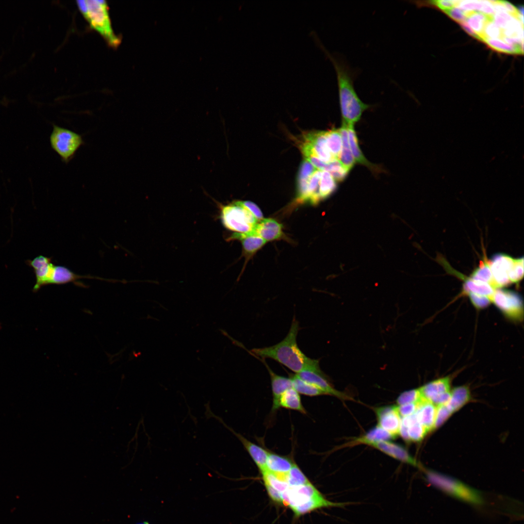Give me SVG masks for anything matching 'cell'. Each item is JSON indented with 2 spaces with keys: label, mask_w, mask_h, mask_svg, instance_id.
<instances>
[{
  "label": "cell",
  "mask_w": 524,
  "mask_h": 524,
  "mask_svg": "<svg viewBox=\"0 0 524 524\" xmlns=\"http://www.w3.org/2000/svg\"><path fill=\"white\" fill-rule=\"evenodd\" d=\"M437 407L430 402L422 400L415 413L418 422L427 432L435 428Z\"/></svg>",
  "instance_id": "44dd1931"
},
{
  "label": "cell",
  "mask_w": 524,
  "mask_h": 524,
  "mask_svg": "<svg viewBox=\"0 0 524 524\" xmlns=\"http://www.w3.org/2000/svg\"><path fill=\"white\" fill-rule=\"evenodd\" d=\"M426 475L432 484L447 493L469 503H481L479 493L462 482L435 472H427Z\"/></svg>",
  "instance_id": "8992f818"
},
{
  "label": "cell",
  "mask_w": 524,
  "mask_h": 524,
  "mask_svg": "<svg viewBox=\"0 0 524 524\" xmlns=\"http://www.w3.org/2000/svg\"><path fill=\"white\" fill-rule=\"evenodd\" d=\"M423 400L419 388L408 390L401 393L396 399L398 405L411 403H419Z\"/></svg>",
  "instance_id": "74e56055"
},
{
  "label": "cell",
  "mask_w": 524,
  "mask_h": 524,
  "mask_svg": "<svg viewBox=\"0 0 524 524\" xmlns=\"http://www.w3.org/2000/svg\"><path fill=\"white\" fill-rule=\"evenodd\" d=\"M206 415L207 416H209V417H213L217 419L238 438L260 470L261 473L266 470V461L269 452L261 446L250 442L240 434L235 432L234 430L226 425L220 418L214 415L209 408H207Z\"/></svg>",
  "instance_id": "4fadbf2b"
},
{
  "label": "cell",
  "mask_w": 524,
  "mask_h": 524,
  "mask_svg": "<svg viewBox=\"0 0 524 524\" xmlns=\"http://www.w3.org/2000/svg\"><path fill=\"white\" fill-rule=\"evenodd\" d=\"M489 17L480 12H473L468 13L466 18L467 23L478 37V39L483 41L484 39L483 31L486 24L491 19Z\"/></svg>",
  "instance_id": "f546056e"
},
{
  "label": "cell",
  "mask_w": 524,
  "mask_h": 524,
  "mask_svg": "<svg viewBox=\"0 0 524 524\" xmlns=\"http://www.w3.org/2000/svg\"><path fill=\"white\" fill-rule=\"evenodd\" d=\"M346 128L350 150L356 163L365 166L374 174L381 172L382 170L380 166L370 163L365 157L360 147L358 137L354 127Z\"/></svg>",
  "instance_id": "d6986e66"
},
{
  "label": "cell",
  "mask_w": 524,
  "mask_h": 524,
  "mask_svg": "<svg viewBox=\"0 0 524 524\" xmlns=\"http://www.w3.org/2000/svg\"><path fill=\"white\" fill-rule=\"evenodd\" d=\"M474 306L476 309H481L489 306L491 303L490 299L487 296L472 293L467 294Z\"/></svg>",
  "instance_id": "b9f144b4"
},
{
  "label": "cell",
  "mask_w": 524,
  "mask_h": 524,
  "mask_svg": "<svg viewBox=\"0 0 524 524\" xmlns=\"http://www.w3.org/2000/svg\"><path fill=\"white\" fill-rule=\"evenodd\" d=\"M292 387L299 393L309 396H316L326 393L320 389L301 379L296 374L290 377Z\"/></svg>",
  "instance_id": "f1b7e54d"
},
{
  "label": "cell",
  "mask_w": 524,
  "mask_h": 524,
  "mask_svg": "<svg viewBox=\"0 0 524 524\" xmlns=\"http://www.w3.org/2000/svg\"><path fill=\"white\" fill-rule=\"evenodd\" d=\"M266 242L280 239L283 236L282 226L273 218H264L259 221L251 232Z\"/></svg>",
  "instance_id": "e0dca14e"
},
{
  "label": "cell",
  "mask_w": 524,
  "mask_h": 524,
  "mask_svg": "<svg viewBox=\"0 0 524 524\" xmlns=\"http://www.w3.org/2000/svg\"><path fill=\"white\" fill-rule=\"evenodd\" d=\"M77 5L91 27L98 31L109 43L116 47L120 39L115 33L111 25L109 8L105 0H77Z\"/></svg>",
  "instance_id": "3957f363"
},
{
  "label": "cell",
  "mask_w": 524,
  "mask_h": 524,
  "mask_svg": "<svg viewBox=\"0 0 524 524\" xmlns=\"http://www.w3.org/2000/svg\"><path fill=\"white\" fill-rule=\"evenodd\" d=\"M299 328V322L294 318L289 332L281 342L271 346L253 348L251 352L257 357L273 359L297 374L318 360L308 357L299 348L296 338Z\"/></svg>",
  "instance_id": "7a4b0ae2"
},
{
  "label": "cell",
  "mask_w": 524,
  "mask_h": 524,
  "mask_svg": "<svg viewBox=\"0 0 524 524\" xmlns=\"http://www.w3.org/2000/svg\"><path fill=\"white\" fill-rule=\"evenodd\" d=\"M491 302L509 319L518 321L523 319V302L520 296L516 292L496 289L491 298Z\"/></svg>",
  "instance_id": "52a82bcc"
},
{
  "label": "cell",
  "mask_w": 524,
  "mask_h": 524,
  "mask_svg": "<svg viewBox=\"0 0 524 524\" xmlns=\"http://www.w3.org/2000/svg\"><path fill=\"white\" fill-rule=\"evenodd\" d=\"M239 201L241 204L250 212L258 221L263 219L262 213L256 204L249 201Z\"/></svg>",
  "instance_id": "f6af8a7d"
},
{
  "label": "cell",
  "mask_w": 524,
  "mask_h": 524,
  "mask_svg": "<svg viewBox=\"0 0 524 524\" xmlns=\"http://www.w3.org/2000/svg\"><path fill=\"white\" fill-rule=\"evenodd\" d=\"M480 12L489 17H492L495 14V11L491 0H482V6Z\"/></svg>",
  "instance_id": "c3c4849f"
},
{
  "label": "cell",
  "mask_w": 524,
  "mask_h": 524,
  "mask_svg": "<svg viewBox=\"0 0 524 524\" xmlns=\"http://www.w3.org/2000/svg\"><path fill=\"white\" fill-rule=\"evenodd\" d=\"M82 278H96L106 280V279L99 277L80 275L75 273L66 267L55 265L51 262L43 279L42 286L49 284L62 285L72 282L78 286H84L78 281Z\"/></svg>",
  "instance_id": "8fae6325"
},
{
  "label": "cell",
  "mask_w": 524,
  "mask_h": 524,
  "mask_svg": "<svg viewBox=\"0 0 524 524\" xmlns=\"http://www.w3.org/2000/svg\"><path fill=\"white\" fill-rule=\"evenodd\" d=\"M458 2V0H433L430 2L445 12L453 7L456 6Z\"/></svg>",
  "instance_id": "bcb514c9"
},
{
  "label": "cell",
  "mask_w": 524,
  "mask_h": 524,
  "mask_svg": "<svg viewBox=\"0 0 524 524\" xmlns=\"http://www.w3.org/2000/svg\"><path fill=\"white\" fill-rule=\"evenodd\" d=\"M220 217L225 227L237 233L252 232L259 222L239 201L219 205Z\"/></svg>",
  "instance_id": "277c9868"
},
{
  "label": "cell",
  "mask_w": 524,
  "mask_h": 524,
  "mask_svg": "<svg viewBox=\"0 0 524 524\" xmlns=\"http://www.w3.org/2000/svg\"><path fill=\"white\" fill-rule=\"evenodd\" d=\"M482 6V0H458V7L466 13L480 12Z\"/></svg>",
  "instance_id": "60d3db41"
},
{
  "label": "cell",
  "mask_w": 524,
  "mask_h": 524,
  "mask_svg": "<svg viewBox=\"0 0 524 524\" xmlns=\"http://www.w3.org/2000/svg\"><path fill=\"white\" fill-rule=\"evenodd\" d=\"M459 24L461 25V27L463 29V30L465 32H466L469 35L472 36L473 37H474L475 38L478 39V36L473 31V30L471 28V27L469 26V25L468 24V23H467V22L466 21H463V22L460 23Z\"/></svg>",
  "instance_id": "f907efd6"
},
{
  "label": "cell",
  "mask_w": 524,
  "mask_h": 524,
  "mask_svg": "<svg viewBox=\"0 0 524 524\" xmlns=\"http://www.w3.org/2000/svg\"><path fill=\"white\" fill-rule=\"evenodd\" d=\"M264 483H266L282 493L286 491L289 487L286 480L283 479L274 473L268 470L261 472Z\"/></svg>",
  "instance_id": "d590c367"
},
{
  "label": "cell",
  "mask_w": 524,
  "mask_h": 524,
  "mask_svg": "<svg viewBox=\"0 0 524 524\" xmlns=\"http://www.w3.org/2000/svg\"><path fill=\"white\" fill-rule=\"evenodd\" d=\"M286 480L290 487L299 486L310 483L295 463L288 473Z\"/></svg>",
  "instance_id": "8d00e7d4"
},
{
  "label": "cell",
  "mask_w": 524,
  "mask_h": 524,
  "mask_svg": "<svg viewBox=\"0 0 524 524\" xmlns=\"http://www.w3.org/2000/svg\"><path fill=\"white\" fill-rule=\"evenodd\" d=\"M269 373L271 382L273 395L272 411H274L279 408L278 400L281 394L287 389L293 388L292 382L290 377L281 376L275 373L266 363Z\"/></svg>",
  "instance_id": "ffe728a7"
},
{
  "label": "cell",
  "mask_w": 524,
  "mask_h": 524,
  "mask_svg": "<svg viewBox=\"0 0 524 524\" xmlns=\"http://www.w3.org/2000/svg\"><path fill=\"white\" fill-rule=\"evenodd\" d=\"M445 267L448 269V271L450 272L453 273L455 275L458 276V278L462 279L464 281L463 285V292L465 295L469 293H472L485 296L488 297L491 300V298L495 289L490 284L486 282L473 279L470 277L465 276L457 271H455L453 269L451 270L449 267H447L446 265Z\"/></svg>",
  "instance_id": "ac0fdd59"
},
{
  "label": "cell",
  "mask_w": 524,
  "mask_h": 524,
  "mask_svg": "<svg viewBox=\"0 0 524 524\" xmlns=\"http://www.w3.org/2000/svg\"><path fill=\"white\" fill-rule=\"evenodd\" d=\"M268 494L272 501L278 504H282L281 493L268 484L264 483Z\"/></svg>",
  "instance_id": "7dc6e473"
},
{
  "label": "cell",
  "mask_w": 524,
  "mask_h": 524,
  "mask_svg": "<svg viewBox=\"0 0 524 524\" xmlns=\"http://www.w3.org/2000/svg\"><path fill=\"white\" fill-rule=\"evenodd\" d=\"M339 130L342 138V147L338 160L343 166L349 172L354 167L356 162L350 150L346 127L342 125Z\"/></svg>",
  "instance_id": "83f0119b"
},
{
  "label": "cell",
  "mask_w": 524,
  "mask_h": 524,
  "mask_svg": "<svg viewBox=\"0 0 524 524\" xmlns=\"http://www.w3.org/2000/svg\"><path fill=\"white\" fill-rule=\"evenodd\" d=\"M470 398V393L468 387L465 386L457 387L451 391L450 399L445 405L453 413L467 403Z\"/></svg>",
  "instance_id": "4316f807"
},
{
  "label": "cell",
  "mask_w": 524,
  "mask_h": 524,
  "mask_svg": "<svg viewBox=\"0 0 524 524\" xmlns=\"http://www.w3.org/2000/svg\"><path fill=\"white\" fill-rule=\"evenodd\" d=\"M294 463L287 457L269 452L266 461V470L276 474H287Z\"/></svg>",
  "instance_id": "d4e9b609"
},
{
  "label": "cell",
  "mask_w": 524,
  "mask_h": 524,
  "mask_svg": "<svg viewBox=\"0 0 524 524\" xmlns=\"http://www.w3.org/2000/svg\"><path fill=\"white\" fill-rule=\"evenodd\" d=\"M49 142L52 149L66 164L68 163L74 158L84 143L81 135L55 124L52 125Z\"/></svg>",
  "instance_id": "5b68a950"
},
{
  "label": "cell",
  "mask_w": 524,
  "mask_h": 524,
  "mask_svg": "<svg viewBox=\"0 0 524 524\" xmlns=\"http://www.w3.org/2000/svg\"><path fill=\"white\" fill-rule=\"evenodd\" d=\"M423 400L439 407L446 404L451 394L450 379L448 377L431 381L419 388Z\"/></svg>",
  "instance_id": "9c48e42d"
},
{
  "label": "cell",
  "mask_w": 524,
  "mask_h": 524,
  "mask_svg": "<svg viewBox=\"0 0 524 524\" xmlns=\"http://www.w3.org/2000/svg\"><path fill=\"white\" fill-rule=\"evenodd\" d=\"M419 403H411L396 406L400 417L401 418L408 417L414 414Z\"/></svg>",
  "instance_id": "7bdbcfd3"
},
{
  "label": "cell",
  "mask_w": 524,
  "mask_h": 524,
  "mask_svg": "<svg viewBox=\"0 0 524 524\" xmlns=\"http://www.w3.org/2000/svg\"><path fill=\"white\" fill-rule=\"evenodd\" d=\"M483 36L484 39L500 38L503 37L502 30L494 23L491 19L488 21L485 26Z\"/></svg>",
  "instance_id": "ab89813d"
},
{
  "label": "cell",
  "mask_w": 524,
  "mask_h": 524,
  "mask_svg": "<svg viewBox=\"0 0 524 524\" xmlns=\"http://www.w3.org/2000/svg\"><path fill=\"white\" fill-rule=\"evenodd\" d=\"M470 277L473 279L489 283L493 288L490 261L486 258L483 262L481 261L479 266L474 270Z\"/></svg>",
  "instance_id": "d6a6232c"
},
{
  "label": "cell",
  "mask_w": 524,
  "mask_h": 524,
  "mask_svg": "<svg viewBox=\"0 0 524 524\" xmlns=\"http://www.w3.org/2000/svg\"><path fill=\"white\" fill-rule=\"evenodd\" d=\"M328 149L334 159H338L341 153L342 141L339 129L333 128L326 131Z\"/></svg>",
  "instance_id": "4dcf8cb0"
},
{
  "label": "cell",
  "mask_w": 524,
  "mask_h": 524,
  "mask_svg": "<svg viewBox=\"0 0 524 524\" xmlns=\"http://www.w3.org/2000/svg\"><path fill=\"white\" fill-rule=\"evenodd\" d=\"M296 374L303 380L320 389L326 394L344 400L351 399L350 396L333 387L326 375L321 370L319 360Z\"/></svg>",
  "instance_id": "30bf717a"
},
{
  "label": "cell",
  "mask_w": 524,
  "mask_h": 524,
  "mask_svg": "<svg viewBox=\"0 0 524 524\" xmlns=\"http://www.w3.org/2000/svg\"><path fill=\"white\" fill-rule=\"evenodd\" d=\"M507 12L509 14L512 15L514 16L517 17L519 15V13L517 10L516 7H515L513 4L507 1H502Z\"/></svg>",
  "instance_id": "681fc988"
},
{
  "label": "cell",
  "mask_w": 524,
  "mask_h": 524,
  "mask_svg": "<svg viewBox=\"0 0 524 524\" xmlns=\"http://www.w3.org/2000/svg\"><path fill=\"white\" fill-rule=\"evenodd\" d=\"M514 258L505 254H496L490 261V266L493 278V286L500 289L511 283L508 273L513 265Z\"/></svg>",
  "instance_id": "7c38bea8"
},
{
  "label": "cell",
  "mask_w": 524,
  "mask_h": 524,
  "mask_svg": "<svg viewBox=\"0 0 524 524\" xmlns=\"http://www.w3.org/2000/svg\"><path fill=\"white\" fill-rule=\"evenodd\" d=\"M337 187V183L330 174L328 171H322L319 187L321 200L328 197L335 192Z\"/></svg>",
  "instance_id": "1f68e13d"
},
{
  "label": "cell",
  "mask_w": 524,
  "mask_h": 524,
  "mask_svg": "<svg viewBox=\"0 0 524 524\" xmlns=\"http://www.w3.org/2000/svg\"><path fill=\"white\" fill-rule=\"evenodd\" d=\"M395 438L393 435L377 425L364 435L354 439L349 445L364 444L369 445L372 443L378 442L390 441Z\"/></svg>",
  "instance_id": "603a6c76"
},
{
  "label": "cell",
  "mask_w": 524,
  "mask_h": 524,
  "mask_svg": "<svg viewBox=\"0 0 524 524\" xmlns=\"http://www.w3.org/2000/svg\"><path fill=\"white\" fill-rule=\"evenodd\" d=\"M301 148L305 159L313 156L327 163L335 159L333 157L328 147L326 131L307 133L304 135V140Z\"/></svg>",
  "instance_id": "ba28073f"
},
{
  "label": "cell",
  "mask_w": 524,
  "mask_h": 524,
  "mask_svg": "<svg viewBox=\"0 0 524 524\" xmlns=\"http://www.w3.org/2000/svg\"><path fill=\"white\" fill-rule=\"evenodd\" d=\"M342 503H333L325 499L322 495L314 497L292 509L296 516H299L316 509L328 507H342Z\"/></svg>",
  "instance_id": "cb8c5ba5"
},
{
  "label": "cell",
  "mask_w": 524,
  "mask_h": 524,
  "mask_svg": "<svg viewBox=\"0 0 524 524\" xmlns=\"http://www.w3.org/2000/svg\"><path fill=\"white\" fill-rule=\"evenodd\" d=\"M452 19L459 23L466 21L468 13L455 6L444 12Z\"/></svg>",
  "instance_id": "ee69618b"
},
{
  "label": "cell",
  "mask_w": 524,
  "mask_h": 524,
  "mask_svg": "<svg viewBox=\"0 0 524 524\" xmlns=\"http://www.w3.org/2000/svg\"><path fill=\"white\" fill-rule=\"evenodd\" d=\"M524 277V258L515 259L511 269L508 273L511 283H518Z\"/></svg>",
  "instance_id": "f35d334b"
},
{
  "label": "cell",
  "mask_w": 524,
  "mask_h": 524,
  "mask_svg": "<svg viewBox=\"0 0 524 524\" xmlns=\"http://www.w3.org/2000/svg\"><path fill=\"white\" fill-rule=\"evenodd\" d=\"M137 524H149V523L148 522H143L138 523Z\"/></svg>",
  "instance_id": "816d5d0a"
},
{
  "label": "cell",
  "mask_w": 524,
  "mask_h": 524,
  "mask_svg": "<svg viewBox=\"0 0 524 524\" xmlns=\"http://www.w3.org/2000/svg\"><path fill=\"white\" fill-rule=\"evenodd\" d=\"M278 406L306 414L299 394L293 388L287 389L281 394L278 400Z\"/></svg>",
  "instance_id": "484cf974"
},
{
  "label": "cell",
  "mask_w": 524,
  "mask_h": 524,
  "mask_svg": "<svg viewBox=\"0 0 524 524\" xmlns=\"http://www.w3.org/2000/svg\"><path fill=\"white\" fill-rule=\"evenodd\" d=\"M377 425L396 437L399 435L401 417L396 406H385L376 409Z\"/></svg>",
  "instance_id": "5bb4252c"
},
{
  "label": "cell",
  "mask_w": 524,
  "mask_h": 524,
  "mask_svg": "<svg viewBox=\"0 0 524 524\" xmlns=\"http://www.w3.org/2000/svg\"><path fill=\"white\" fill-rule=\"evenodd\" d=\"M482 41L492 49L498 51L509 54H521L518 46L508 44L502 38H484Z\"/></svg>",
  "instance_id": "e575fe53"
},
{
  "label": "cell",
  "mask_w": 524,
  "mask_h": 524,
  "mask_svg": "<svg viewBox=\"0 0 524 524\" xmlns=\"http://www.w3.org/2000/svg\"><path fill=\"white\" fill-rule=\"evenodd\" d=\"M369 446L402 462L418 466L416 461L403 446L399 444L390 441H381L372 443Z\"/></svg>",
  "instance_id": "2e32d148"
},
{
  "label": "cell",
  "mask_w": 524,
  "mask_h": 524,
  "mask_svg": "<svg viewBox=\"0 0 524 524\" xmlns=\"http://www.w3.org/2000/svg\"><path fill=\"white\" fill-rule=\"evenodd\" d=\"M322 171L316 169L311 176L309 182V202L315 205L321 200L319 194Z\"/></svg>",
  "instance_id": "836d02e7"
},
{
  "label": "cell",
  "mask_w": 524,
  "mask_h": 524,
  "mask_svg": "<svg viewBox=\"0 0 524 524\" xmlns=\"http://www.w3.org/2000/svg\"><path fill=\"white\" fill-rule=\"evenodd\" d=\"M426 429L418 422L414 414L401 418L399 435L407 441L419 442L427 434Z\"/></svg>",
  "instance_id": "9a60e30c"
},
{
  "label": "cell",
  "mask_w": 524,
  "mask_h": 524,
  "mask_svg": "<svg viewBox=\"0 0 524 524\" xmlns=\"http://www.w3.org/2000/svg\"><path fill=\"white\" fill-rule=\"evenodd\" d=\"M320 46L323 48L336 71L342 125L354 127L360 120L363 112L372 107L363 102L355 90L354 83L358 74V70L351 68L342 57L333 55L322 45Z\"/></svg>",
  "instance_id": "6da1fadb"
},
{
  "label": "cell",
  "mask_w": 524,
  "mask_h": 524,
  "mask_svg": "<svg viewBox=\"0 0 524 524\" xmlns=\"http://www.w3.org/2000/svg\"><path fill=\"white\" fill-rule=\"evenodd\" d=\"M229 240H238L242 243L244 253L247 257L251 256L262 247L266 241L260 236L252 233H234Z\"/></svg>",
  "instance_id": "7402d4cb"
}]
</instances>
